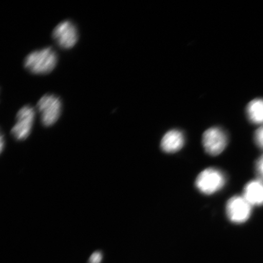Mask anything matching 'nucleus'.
I'll list each match as a JSON object with an SVG mask.
<instances>
[{"mask_svg":"<svg viewBox=\"0 0 263 263\" xmlns=\"http://www.w3.org/2000/svg\"><path fill=\"white\" fill-rule=\"evenodd\" d=\"M252 206L243 196H233L227 203L226 213L230 221L235 223H245L252 213Z\"/></svg>","mask_w":263,"mask_h":263,"instance_id":"obj_5","label":"nucleus"},{"mask_svg":"<svg viewBox=\"0 0 263 263\" xmlns=\"http://www.w3.org/2000/svg\"><path fill=\"white\" fill-rule=\"evenodd\" d=\"M226 134L218 127H212L206 130L202 137V144L207 153L213 156L221 154L228 144Z\"/></svg>","mask_w":263,"mask_h":263,"instance_id":"obj_6","label":"nucleus"},{"mask_svg":"<svg viewBox=\"0 0 263 263\" xmlns=\"http://www.w3.org/2000/svg\"><path fill=\"white\" fill-rule=\"evenodd\" d=\"M52 37L61 48H73L77 44L79 39L77 26L70 21L62 22L54 29Z\"/></svg>","mask_w":263,"mask_h":263,"instance_id":"obj_7","label":"nucleus"},{"mask_svg":"<svg viewBox=\"0 0 263 263\" xmlns=\"http://www.w3.org/2000/svg\"><path fill=\"white\" fill-rule=\"evenodd\" d=\"M242 196L252 206L263 205V181L259 179L250 181L245 187Z\"/></svg>","mask_w":263,"mask_h":263,"instance_id":"obj_8","label":"nucleus"},{"mask_svg":"<svg viewBox=\"0 0 263 263\" xmlns=\"http://www.w3.org/2000/svg\"><path fill=\"white\" fill-rule=\"evenodd\" d=\"M37 108L41 114L43 125L49 127L57 123L61 116L62 102L55 95L47 94L38 101Z\"/></svg>","mask_w":263,"mask_h":263,"instance_id":"obj_3","label":"nucleus"},{"mask_svg":"<svg viewBox=\"0 0 263 263\" xmlns=\"http://www.w3.org/2000/svg\"><path fill=\"white\" fill-rule=\"evenodd\" d=\"M57 62V52L51 47H47L29 54L25 59L24 66L33 74H45L54 70Z\"/></svg>","mask_w":263,"mask_h":263,"instance_id":"obj_1","label":"nucleus"},{"mask_svg":"<svg viewBox=\"0 0 263 263\" xmlns=\"http://www.w3.org/2000/svg\"><path fill=\"white\" fill-rule=\"evenodd\" d=\"M255 170L259 179L263 181V154L259 158L255 164Z\"/></svg>","mask_w":263,"mask_h":263,"instance_id":"obj_12","label":"nucleus"},{"mask_svg":"<svg viewBox=\"0 0 263 263\" xmlns=\"http://www.w3.org/2000/svg\"><path fill=\"white\" fill-rule=\"evenodd\" d=\"M185 143V138L180 131L172 130L164 135L161 141V147L164 152L174 153L181 149Z\"/></svg>","mask_w":263,"mask_h":263,"instance_id":"obj_9","label":"nucleus"},{"mask_svg":"<svg viewBox=\"0 0 263 263\" xmlns=\"http://www.w3.org/2000/svg\"><path fill=\"white\" fill-rule=\"evenodd\" d=\"M246 112L251 122L263 124V99H255L250 102L247 107Z\"/></svg>","mask_w":263,"mask_h":263,"instance_id":"obj_10","label":"nucleus"},{"mask_svg":"<svg viewBox=\"0 0 263 263\" xmlns=\"http://www.w3.org/2000/svg\"><path fill=\"white\" fill-rule=\"evenodd\" d=\"M103 260V254L101 252H95L90 257L88 263H101Z\"/></svg>","mask_w":263,"mask_h":263,"instance_id":"obj_13","label":"nucleus"},{"mask_svg":"<svg viewBox=\"0 0 263 263\" xmlns=\"http://www.w3.org/2000/svg\"><path fill=\"white\" fill-rule=\"evenodd\" d=\"M35 110L30 106L23 107L16 116V123L12 127L11 134L17 140H24L30 134L34 124Z\"/></svg>","mask_w":263,"mask_h":263,"instance_id":"obj_4","label":"nucleus"},{"mask_svg":"<svg viewBox=\"0 0 263 263\" xmlns=\"http://www.w3.org/2000/svg\"><path fill=\"white\" fill-rule=\"evenodd\" d=\"M3 144H4V140H3V135H2L1 136V151L2 152L3 149Z\"/></svg>","mask_w":263,"mask_h":263,"instance_id":"obj_14","label":"nucleus"},{"mask_svg":"<svg viewBox=\"0 0 263 263\" xmlns=\"http://www.w3.org/2000/svg\"><path fill=\"white\" fill-rule=\"evenodd\" d=\"M226 176L221 171L209 167L199 174L196 180V186L205 195H213L221 190L225 185Z\"/></svg>","mask_w":263,"mask_h":263,"instance_id":"obj_2","label":"nucleus"},{"mask_svg":"<svg viewBox=\"0 0 263 263\" xmlns=\"http://www.w3.org/2000/svg\"><path fill=\"white\" fill-rule=\"evenodd\" d=\"M254 139L256 144L263 149V125L256 130Z\"/></svg>","mask_w":263,"mask_h":263,"instance_id":"obj_11","label":"nucleus"}]
</instances>
